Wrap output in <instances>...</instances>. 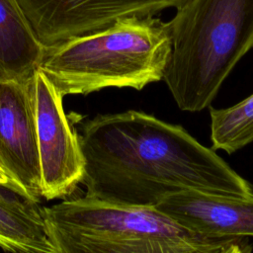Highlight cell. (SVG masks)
Instances as JSON below:
<instances>
[{
  "label": "cell",
  "instance_id": "9",
  "mask_svg": "<svg viewBox=\"0 0 253 253\" xmlns=\"http://www.w3.org/2000/svg\"><path fill=\"white\" fill-rule=\"evenodd\" d=\"M0 247L8 252L57 253L50 238L44 208L0 184Z\"/></svg>",
  "mask_w": 253,
  "mask_h": 253
},
{
  "label": "cell",
  "instance_id": "10",
  "mask_svg": "<svg viewBox=\"0 0 253 253\" xmlns=\"http://www.w3.org/2000/svg\"><path fill=\"white\" fill-rule=\"evenodd\" d=\"M45 51L17 1L0 0V81L29 79Z\"/></svg>",
  "mask_w": 253,
  "mask_h": 253
},
{
  "label": "cell",
  "instance_id": "4",
  "mask_svg": "<svg viewBox=\"0 0 253 253\" xmlns=\"http://www.w3.org/2000/svg\"><path fill=\"white\" fill-rule=\"evenodd\" d=\"M167 26L172 48L163 80L182 111L200 112L253 47V0H188Z\"/></svg>",
  "mask_w": 253,
  "mask_h": 253
},
{
  "label": "cell",
  "instance_id": "11",
  "mask_svg": "<svg viewBox=\"0 0 253 253\" xmlns=\"http://www.w3.org/2000/svg\"><path fill=\"white\" fill-rule=\"evenodd\" d=\"M212 149L231 154L253 142V94L226 108H210Z\"/></svg>",
  "mask_w": 253,
  "mask_h": 253
},
{
  "label": "cell",
  "instance_id": "5",
  "mask_svg": "<svg viewBox=\"0 0 253 253\" xmlns=\"http://www.w3.org/2000/svg\"><path fill=\"white\" fill-rule=\"evenodd\" d=\"M41 166L42 197L47 201L70 195L82 182L84 158L79 136L63 108V95L41 67L31 80Z\"/></svg>",
  "mask_w": 253,
  "mask_h": 253
},
{
  "label": "cell",
  "instance_id": "3",
  "mask_svg": "<svg viewBox=\"0 0 253 253\" xmlns=\"http://www.w3.org/2000/svg\"><path fill=\"white\" fill-rule=\"evenodd\" d=\"M171 48L167 23L154 15L130 16L46 49L40 67L63 96L141 90L163 80Z\"/></svg>",
  "mask_w": 253,
  "mask_h": 253
},
{
  "label": "cell",
  "instance_id": "12",
  "mask_svg": "<svg viewBox=\"0 0 253 253\" xmlns=\"http://www.w3.org/2000/svg\"><path fill=\"white\" fill-rule=\"evenodd\" d=\"M0 184L5 185V186H7V187H10V188L16 190L17 192H19L20 194H22V195L28 197L27 194L23 191V189H22L10 176L7 175L6 172H5L1 167H0ZM28 198H29V197H28Z\"/></svg>",
  "mask_w": 253,
  "mask_h": 253
},
{
  "label": "cell",
  "instance_id": "1",
  "mask_svg": "<svg viewBox=\"0 0 253 253\" xmlns=\"http://www.w3.org/2000/svg\"><path fill=\"white\" fill-rule=\"evenodd\" d=\"M87 196L154 207L184 190L253 197L252 185L182 126L129 110L97 115L81 128Z\"/></svg>",
  "mask_w": 253,
  "mask_h": 253
},
{
  "label": "cell",
  "instance_id": "2",
  "mask_svg": "<svg viewBox=\"0 0 253 253\" xmlns=\"http://www.w3.org/2000/svg\"><path fill=\"white\" fill-rule=\"evenodd\" d=\"M57 253H249L247 237L190 230L155 207L84 195L44 208Z\"/></svg>",
  "mask_w": 253,
  "mask_h": 253
},
{
  "label": "cell",
  "instance_id": "6",
  "mask_svg": "<svg viewBox=\"0 0 253 253\" xmlns=\"http://www.w3.org/2000/svg\"><path fill=\"white\" fill-rule=\"evenodd\" d=\"M45 49L103 30L119 19L154 15L188 0H16Z\"/></svg>",
  "mask_w": 253,
  "mask_h": 253
},
{
  "label": "cell",
  "instance_id": "8",
  "mask_svg": "<svg viewBox=\"0 0 253 253\" xmlns=\"http://www.w3.org/2000/svg\"><path fill=\"white\" fill-rule=\"evenodd\" d=\"M154 207L193 231L223 237H253V197L191 189L168 195Z\"/></svg>",
  "mask_w": 253,
  "mask_h": 253
},
{
  "label": "cell",
  "instance_id": "7",
  "mask_svg": "<svg viewBox=\"0 0 253 253\" xmlns=\"http://www.w3.org/2000/svg\"><path fill=\"white\" fill-rule=\"evenodd\" d=\"M31 77L0 81V167L29 198L40 202L41 166Z\"/></svg>",
  "mask_w": 253,
  "mask_h": 253
}]
</instances>
